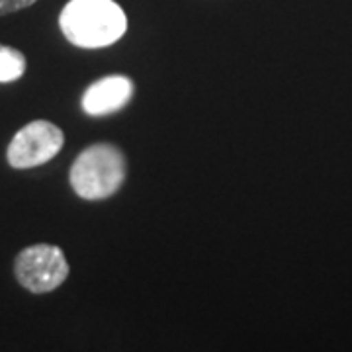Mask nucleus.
Masks as SVG:
<instances>
[{"mask_svg": "<svg viewBox=\"0 0 352 352\" xmlns=\"http://www.w3.org/2000/svg\"><path fill=\"white\" fill-rule=\"evenodd\" d=\"M63 36L82 50H100L124 38L127 16L113 0H69L59 14Z\"/></svg>", "mask_w": 352, "mask_h": 352, "instance_id": "1", "label": "nucleus"}, {"mask_svg": "<svg viewBox=\"0 0 352 352\" xmlns=\"http://www.w3.org/2000/svg\"><path fill=\"white\" fill-rule=\"evenodd\" d=\"M126 157L112 143H94L75 159L69 180L76 196L85 200H106L126 180Z\"/></svg>", "mask_w": 352, "mask_h": 352, "instance_id": "2", "label": "nucleus"}, {"mask_svg": "<svg viewBox=\"0 0 352 352\" xmlns=\"http://www.w3.org/2000/svg\"><path fill=\"white\" fill-rule=\"evenodd\" d=\"M14 274L20 286L32 294H47L57 289L69 276L65 252L55 245H32L18 252Z\"/></svg>", "mask_w": 352, "mask_h": 352, "instance_id": "3", "label": "nucleus"}, {"mask_svg": "<svg viewBox=\"0 0 352 352\" xmlns=\"http://www.w3.org/2000/svg\"><path fill=\"white\" fill-rule=\"evenodd\" d=\"M65 145V133L45 120H36L25 124L10 141L6 149L8 164L14 168H34L50 163L57 157Z\"/></svg>", "mask_w": 352, "mask_h": 352, "instance_id": "4", "label": "nucleus"}, {"mask_svg": "<svg viewBox=\"0 0 352 352\" xmlns=\"http://www.w3.org/2000/svg\"><path fill=\"white\" fill-rule=\"evenodd\" d=\"M133 96V82L124 75L102 76L85 90L80 106L88 116H108L126 106Z\"/></svg>", "mask_w": 352, "mask_h": 352, "instance_id": "5", "label": "nucleus"}, {"mask_svg": "<svg viewBox=\"0 0 352 352\" xmlns=\"http://www.w3.org/2000/svg\"><path fill=\"white\" fill-rule=\"evenodd\" d=\"M25 57L22 51L0 43V82H16L25 73Z\"/></svg>", "mask_w": 352, "mask_h": 352, "instance_id": "6", "label": "nucleus"}, {"mask_svg": "<svg viewBox=\"0 0 352 352\" xmlns=\"http://www.w3.org/2000/svg\"><path fill=\"white\" fill-rule=\"evenodd\" d=\"M36 2L38 0H0V16H8V14L18 12V10H24Z\"/></svg>", "mask_w": 352, "mask_h": 352, "instance_id": "7", "label": "nucleus"}]
</instances>
